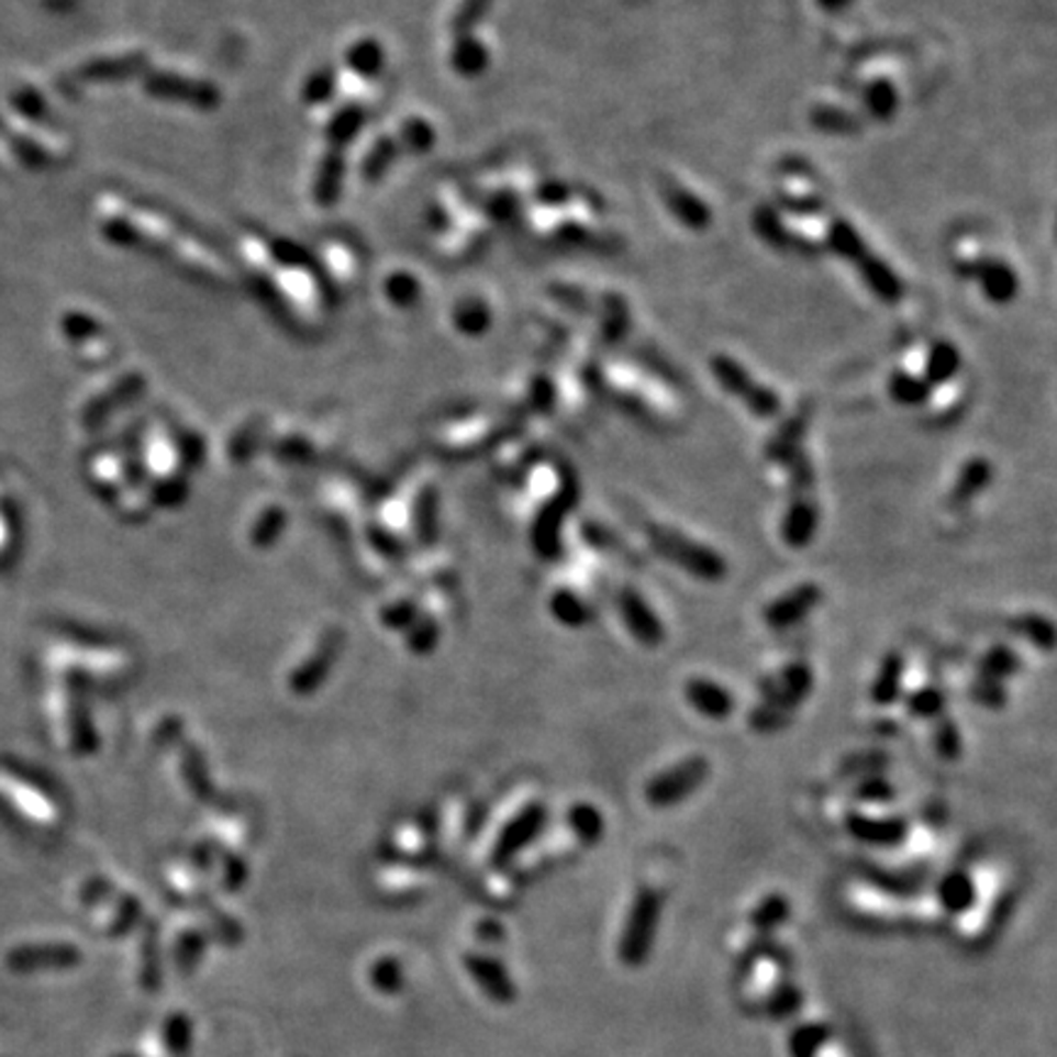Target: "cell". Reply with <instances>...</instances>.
<instances>
[{
  "instance_id": "1",
  "label": "cell",
  "mask_w": 1057,
  "mask_h": 1057,
  "mask_svg": "<svg viewBox=\"0 0 1057 1057\" xmlns=\"http://www.w3.org/2000/svg\"><path fill=\"white\" fill-rule=\"evenodd\" d=\"M649 536L656 546V552L666 556L668 560H674L676 566L688 570L690 576H696L700 580H720L725 576L727 570L725 558L715 554L710 546L690 542L688 536L678 534L668 526H654Z\"/></svg>"
},
{
  "instance_id": "2",
  "label": "cell",
  "mask_w": 1057,
  "mask_h": 1057,
  "mask_svg": "<svg viewBox=\"0 0 1057 1057\" xmlns=\"http://www.w3.org/2000/svg\"><path fill=\"white\" fill-rule=\"evenodd\" d=\"M659 919H661L659 893H654L652 889L639 891V897H636L632 903L627 925H624V933H622V943H620L622 963L627 965L644 963V957L649 955L654 945Z\"/></svg>"
},
{
  "instance_id": "3",
  "label": "cell",
  "mask_w": 1057,
  "mask_h": 1057,
  "mask_svg": "<svg viewBox=\"0 0 1057 1057\" xmlns=\"http://www.w3.org/2000/svg\"><path fill=\"white\" fill-rule=\"evenodd\" d=\"M708 776V761L703 757H690L678 761L676 767L664 769L661 774H656L654 779L646 786V798L656 808H671L678 805L690 793L698 791V786L705 781Z\"/></svg>"
},
{
  "instance_id": "4",
  "label": "cell",
  "mask_w": 1057,
  "mask_h": 1057,
  "mask_svg": "<svg viewBox=\"0 0 1057 1057\" xmlns=\"http://www.w3.org/2000/svg\"><path fill=\"white\" fill-rule=\"evenodd\" d=\"M820 598H823V592H820L817 586L803 582V586H795L793 590L776 598L767 612H764V620H767V624L774 630H789L793 624L803 622L808 614L817 608Z\"/></svg>"
},
{
  "instance_id": "5",
  "label": "cell",
  "mask_w": 1057,
  "mask_h": 1057,
  "mask_svg": "<svg viewBox=\"0 0 1057 1057\" xmlns=\"http://www.w3.org/2000/svg\"><path fill=\"white\" fill-rule=\"evenodd\" d=\"M620 614L624 620V627L630 630V634L636 642H642L644 646H656L664 642V624L659 620V614L652 610L649 602H646L636 590L632 588L622 590Z\"/></svg>"
},
{
  "instance_id": "6",
  "label": "cell",
  "mask_w": 1057,
  "mask_h": 1057,
  "mask_svg": "<svg viewBox=\"0 0 1057 1057\" xmlns=\"http://www.w3.org/2000/svg\"><path fill=\"white\" fill-rule=\"evenodd\" d=\"M683 696L688 705L708 720H727L735 713V698H732L730 690L710 681V678H690L683 688Z\"/></svg>"
},
{
  "instance_id": "7",
  "label": "cell",
  "mask_w": 1057,
  "mask_h": 1057,
  "mask_svg": "<svg viewBox=\"0 0 1057 1057\" xmlns=\"http://www.w3.org/2000/svg\"><path fill=\"white\" fill-rule=\"evenodd\" d=\"M847 830H849L852 837L859 839V843L889 847V845H899L903 839L905 820H901V817H871V815L852 813L847 817Z\"/></svg>"
},
{
  "instance_id": "8",
  "label": "cell",
  "mask_w": 1057,
  "mask_h": 1057,
  "mask_svg": "<svg viewBox=\"0 0 1057 1057\" xmlns=\"http://www.w3.org/2000/svg\"><path fill=\"white\" fill-rule=\"evenodd\" d=\"M77 953L69 947H18L8 955V967L15 972H35V969H57L77 965Z\"/></svg>"
},
{
  "instance_id": "9",
  "label": "cell",
  "mask_w": 1057,
  "mask_h": 1057,
  "mask_svg": "<svg viewBox=\"0 0 1057 1057\" xmlns=\"http://www.w3.org/2000/svg\"><path fill=\"white\" fill-rule=\"evenodd\" d=\"M817 522H820L817 507L811 500H803V498L795 500L781 522L783 542L795 548L808 546L817 532Z\"/></svg>"
},
{
  "instance_id": "10",
  "label": "cell",
  "mask_w": 1057,
  "mask_h": 1057,
  "mask_svg": "<svg viewBox=\"0 0 1057 1057\" xmlns=\"http://www.w3.org/2000/svg\"><path fill=\"white\" fill-rule=\"evenodd\" d=\"M903 690V656L889 654L879 664V671L871 681V698L879 705L897 703Z\"/></svg>"
},
{
  "instance_id": "11",
  "label": "cell",
  "mask_w": 1057,
  "mask_h": 1057,
  "mask_svg": "<svg viewBox=\"0 0 1057 1057\" xmlns=\"http://www.w3.org/2000/svg\"><path fill=\"white\" fill-rule=\"evenodd\" d=\"M937 899H941L943 909L947 911H967L972 909V903L977 899V887L972 877H967L965 871H953L941 881V889H937Z\"/></svg>"
},
{
  "instance_id": "12",
  "label": "cell",
  "mask_w": 1057,
  "mask_h": 1057,
  "mask_svg": "<svg viewBox=\"0 0 1057 1057\" xmlns=\"http://www.w3.org/2000/svg\"><path fill=\"white\" fill-rule=\"evenodd\" d=\"M991 480V466L984 460V458H975V460H969L967 466L963 468V472H959V478L955 482V490H953V498L957 502H967V500H972L977 498V494L987 488Z\"/></svg>"
},
{
  "instance_id": "13",
  "label": "cell",
  "mask_w": 1057,
  "mask_h": 1057,
  "mask_svg": "<svg viewBox=\"0 0 1057 1057\" xmlns=\"http://www.w3.org/2000/svg\"><path fill=\"white\" fill-rule=\"evenodd\" d=\"M811 686H813V676L805 668V664H793V666L786 668V671L781 674L779 696H776V700H779V708L781 710L791 708V703L803 700L808 693H811Z\"/></svg>"
},
{
  "instance_id": "14",
  "label": "cell",
  "mask_w": 1057,
  "mask_h": 1057,
  "mask_svg": "<svg viewBox=\"0 0 1057 1057\" xmlns=\"http://www.w3.org/2000/svg\"><path fill=\"white\" fill-rule=\"evenodd\" d=\"M891 397L897 399V402L909 404V407L921 404L927 397V385L921 380V377L897 372L891 380Z\"/></svg>"
},
{
  "instance_id": "15",
  "label": "cell",
  "mask_w": 1057,
  "mask_h": 1057,
  "mask_svg": "<svg viewBox=\"0 0 1057 1057\" xmlns=\"http://www.w3.org/2000/svg\"><path fill=\"white\" fill-rule=\"evenodd\" d=\"M943 708H945V696L943 690L937 688H921L909 698V710L915 717H923V720L937 717L943 713Z\"/></svg>"
},
{
  "instance_id": "16",
  "label": "cell",
  "mask_w": 1057,
  "mask_h": 1057,
  "mask_svg": "<svg viewBox=\"0 0 1057 1057\" xmlns=\"http://www.w3.org/2000/svg\"><path fill=\"white\" fill-rule=\"evenodd\" d=\"M981 668H984V674L991 678V681H1001V678L1016 674L1019 659L1016 654L1006 649V646H994V649L984 656Z\"/></svg>"
},
{
  "instance_id": "17",
  "label": "cell",
  "mask_w": 1057,
  "mask_h": 1057,
  "mask_svg": "<svg viewBox=\"0 0 1057 1057\" xmlns=\"http://www.w3.org/2000/svg\"><path fill=\"white\" fill-rule=\"evenodd\" d=\"M935 749L943 754L945 759H955L959 752H963V735H959V730L955 722L950 720H943L941 725H937V732H935Z\"/></svg>"
},
{
  "instance_id": "18",
  "label": "cell",
  "mask_w": 1057,
  "mask_h": 1057,
  "mask_svg": "<svg viewBox=\"0 0 1057 1057\" xmlns=\"http://www.w3.org/2000/svg\"><path fill=\"white\" fill-rule=\"evenodd\" d=\"M786 913H789V903H786V899L771 897L764 901L757 911H754L752 919L759 927H771L776 923H781L786 919Z\"/></svg>"
},
{
  "instance_id": "19",
  "label": "cell",
  "mask_w": 1057,
  "mask_h": 1057,
  "mask_svg": "<svg viewBox=\"0 0 1057 1057\" xmlns=\"http://www.w3.org/2000/svg\"><path fill=\"white\" fill-rule=\"evenodd\" d=\"M1023 630H1026V634L1031 636L1033 644L1043 646V649H1050L1053 642H1055L1053 624H1050L1048 620L1038 617V614H1033V617H1028L1026 622H1023Z\"/></svg>"
},
{
  "instance_id": "20",
  "label": "cell",
  "mask_w": 1057,
  "mask_h": 1057,
  "mask_svg": "<svg viewBox=\"0 0 1057 1057\" xmlns=\"http://www.w3.org/2000/svg\"><path fill=\"white\" fill-rule=\"evenodd\" d=\"M576 827L580 830V835L586 837V839H596L600 833H602V817L600 813L596 811V808H590V805H582L576 811Z\"/></svg>"
},
{
  "instance_id": "21",
  "label": "cell",
  "mask_w": 1057,
  "mask_h": 1057,
  "mask_svg": "<svg viewBox=\"0 0 1057 1057\" xmlns=\"http://www.w3.org/2000/svg\"><path fill=\"white\" fill-rule=\"evenodd\" d=\"M859 798H865L869 803H883L889 801V798H893V789L889 786V781L869 779L859 786Z\"/></svg>"
},
{
  "instance_id": "22",
  "label": "cell",
  "mask_w": 1057,
  "mask_h": 1057,
  "mask_svg": "<svg viewBox=\"0 0 1057 1057\" xmlns=\"http://www.w3.org/2000/svg\"><path fill=\"white\" fill-rule=\"evenodd\" d=\"M823 1041V1031L820 1028H803V1031H798L795 1033V1041H793V1048L798 1055H808L811 1053L815 1045Z\"/></svg>"
},
{
  "instance_id": "23",
  "label": "cell",
  "mask_w": 1057,
  "mask_h": 1057,
  "mask_svg": "<svg viewBox=\"0 0 1057 1057\" xmlns=\"http://www.w3.org/2000/svg\"><path fill=\"white\" fill-rule=\"evenodd\" d=\"M560 612H564V617H566L568 622H574V624L586 620V608H582L576 598H566V602H564V608H560Z\"/></svg>"
}]
</instances>
